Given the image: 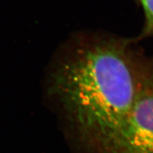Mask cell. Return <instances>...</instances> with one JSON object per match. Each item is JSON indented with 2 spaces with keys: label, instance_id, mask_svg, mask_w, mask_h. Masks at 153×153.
<instances>
[{
  "label": "cell",
  "instance_id": "cell-1",
  "mask_svg": "<svg viewBox=\"0 0 153 153\" xmlns=\"http://www.w3.org/2000/svg\"><path fill=\"white\" fill-rule=\"evenodd\" d=\"M146 73L123 40L90 38L57 62L49 90L79 140L101 153L134 104Z\"/></svg>",
  "mask_w": 153,
  "mask_h": 153
},
{
  "label": "cell",
  "instance_id": "cell-2",
  "mask_svg": "<svg viewBox=\"0 0 153 153\" xmlns=\"http://www.w3.org/2000/svg\"><path fill=\"white\" fill-rule=\"evenodd\" d=\"M101 153H153V72L146 73L134 104Z\"/></svg>",
  "mask_w": 153,
  "mask_h": 153
},
{
  "label": "cell",
  "instance_id": "cell-3",
  "mask_svg": "<svg viewBox=\"0 0 153 153\" xmlns=\"http://www.w3.org/2000/svg\"><path fill=\"white\" fill-rule=\"evenodd\" d=\"M145 15V25L142 30L143 36L153 34V0H139Z\"/></svg>",
  "mask_w": 153,
  "mask_h": 153
}]
</instances>
